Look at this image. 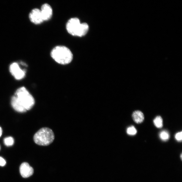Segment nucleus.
Returning a JSON list of instances; mask_svg holds the SVG:
<instances>
[{
	"instance_id": "15",
	"label": "nucleus",
	"mask_w": 182,
	"mask_h": 182,
	"mask_svg": "<svg viewBox=\"0 0 182 182\" xmlns=\"http://www.w3.org/2000/svg\"><path fill=\"white\" fill-rule=\"evenodd\" d=\"M182 132L176 134L175 135L176 139L178 141H181L182 139Z\"/></svg>"
},
{
	"instance_id": "13",
	"label": "nucleus",
	"mask_w": 182,
	"mask_h": 182,
	"mask_svg": "<svg viewBox=\"0 0 182 182\" xmlns=\"http://www.w3.org/2000/svg\"><path fill=\"white\" fill-rule=\"evenodd\" d=\"M159 137L162 140L165 141L169 139L170 135L169 134L167 131H163L160 133Z\"/></svg>"
},
{
	"instance_id": "5",
	"label": "nucleus",
	"mask_w": 182,
	"mask_h": 182,
	"mask_svg": "<svg viewBox=\"0 0 182 182\" xmlns=\"http://www.w3.org/2000/svg\"><path fill=\"white\" fill-rule=\"evenodd\" d=\"M9 70L11 74L17 80L24 78L26 75V71L22 68L17 63H13L10 65Z\"/></svg>"
},
{
	"instance_id": "6",
	"label": "nucleus",
	"mask_w": 182,
	"mask_h": 182,
	"mask_svg": "<svg viewBox=\"0 0 182 182\" xmlns=\"http://www.w3.org/2000/svg\"><path fill=\"white\" fill-rule=\"evenodd\" d=\"M30 21L33 23L36 24H40L44 22L41 10L38 8H34L30 13L29 15Z\"/></svg>"
},
{
	"instance_id": "4",
	"label": "nucleus",
	"mask_w": 182,
	"mask_h": 182,
	"mask_svg": "<svg viewBox=\"0 0 182 182\" xmlns=\"http://www.w3.org/2000/svg\"><path fill=\"white\" fill-rule=\"evenodd\" d=\"M15 96L27 111L31 109L35 104L34 98L24 87L17 89Z\"/></svg>"
},
{
	"instance_id": "12",
	"label": "nucleus",
	"mask_w": 182,
	"mask_h": 182,
	"mask_svg": "<svg viewBox=\"0 0 182 182\" xmlns=\"http://www.w3.org/2000/svg\"><path fill=\"white\" fill-rule=\"evenodd\" d=\"M4 143L7 146H12L14 145V138L11 137H6L4 139Z\"/></svg>"
},
{
	"instance_id": "17",
	"label": "nucleus",
	"mask_w": 182,
	"mask_h": 182,
	"mask_svg": "<svg viewBox=\"0 0 182 182\" xmlns=\"http://www.w3.org/2000/svg\"><path fill=\"white\" fill-rule=\"evenodd\" d=\"M2 132L3 131L2 128L1 127H0V137H1L2 135Z\"/></svg>"
},
{
	"instance_id": "1",
	"label": "nucleus",
	"mask_w": 182,
	"mask_h": 182,
	"mask_svg": "<svg viewBox=\"0 0 182 182\" xmlns=\"http://www.w3.org/2000/svg\"><path fill=\"white\" fill-rule=\"evenodd\" d=\"M52 58L58 63L66 65L70 63L73 59V55L68 48L63 46L55 47L51 52Z\"/></svg>"
},
{
	"instance_id": "7",
	"label": "nucleus",
	"mask_w": 182,
	"mask_h": 182,
	"mask_svg": "<svg viewBox=\"0 0 182 182\" xmlns=\"http://www.w3.org/2000/svg\"><path fill=\"white\" fill-rule=\"evenodd\" d=\"M20 172L22 176L24 178H27L33 175L34 170L28 163L24 162L20 166Z\"/></svg>"
},
{
	"instance_id": "9",
	"label": "nucleus",
	"mask_w": 182,
	"mask_h": 182,
	"mask_svg": "<svg viewBox=\"0 0 182 182\" xmlns=\"http://www.w3.org/2000/svg\"><path fill=\"white\" fill-rule=\"evenodd\" d=\"M11 103L13 108L16 111L20 113H25L27 111L16 96H14L12 98Z\"/></svg>"
},
{
	"instance_id": "10",
	"label": "nucleus",
	"mask_w": 182,
	"mask_h": 182,
	"mask_svg": "<svg viewBox=\"0 0 182 182\" xmlns=\"http://www.w3.org/2000/svg\"><path fill=\"white\" fill-rule=\"evenodd\" d=\"M132 117L134 122L138 124L142 123L144 119V114L141 111L139 110L134 112Z\"/></svg>"
},
{
	"instance_id": "2",
	"label": "nucleus",
	"mask_w": 182,
	"mask_h": 182,
	"mask_svg": "<svg viewBox=\"0 0 182 182\" xmlns=\"http://www.w3.org/2000/svg\"><path fill=\"white\" fill-rule=\"evenodd\" d=\"M89 29V26L87 23H81L79 20L76 18L70 19L66 24L67 32L74 36H84L88 33Z\"/></svg>"
},
{
	"instance_id": "8",
	"label": "nucleus",
	"mask_w": 182,
	"mask_h": 182,
	"mask_svg": "<svg viewBox=\"0 0 182 182\" xmlns=\"http://www.w3.org/2000/svg\"><path fill=\"white\" fill-rule=\"evenodd\" d=\"M41 11L44 21L49 20L53 16V9L48 4L45 3L41 7Z\"/></svg>"
},
{
	"instance_id": "14",
	"label": "nucleus",
	"mask_w": 182,
	"mask_h": 182,
	"mask_svg": "<svg viewBox=\"0 0 182 182\" xmlns=\"http://www.w3.org/2000/svg\"><path fill=\"white\" fill-rule=\"evenodd\" d=\"M128 134L129 135H135L137 133V130L133 126L129 127L127 130Z\"/></svg>"
},
{
	"instance_id": "16",
	"label": "nucleus",
	"mask_w": 182,
	"mask_h": 182,
	"mask_svg": "<svg viewBox=\"0 0 182 182\" xmlns=\"http://www.w3.org/2000/svg\"><path fill=\"white\" fill-rule=\"evenodd\" d=\"M6 164V160L2 157H0V166H5Z\"/></svg>"
},
{
	"instance_id": "18",
	"label": "nucleus",
	"mask_w": 182,
	"mask_h": 182,
	"mask_svg": "<svg viewBox=\"0 0 182 182\" xmlns=\"http://www.w3.org/2000/svg\"><path fill=\"white\" fill-rule=\"evenodd\" d=\"M0 149H1V147H0Z\"/></svg>"
},
{
	"instance_id": "3",
	"label": "nucleus",
	"mask_w": 182,
	"mask_h": 182,
	"mask_svg": "<svg viewBox=\"0 0 182 182\" xmlns=\"http://www.w3.org/2000/svg\"><path fill=\"white\" fill-rule=\"evenodd\" d=\"M54 138L53 131L49 128L45 127L39 130L34 135L33 140L38 145L47 146L51 144Z\"/></svg>"
},
{
	"instance_id": "11",
	"label": "nucleus",
	"mask_w": 182,
	"mask_h": 182,
	"mask_svg": "<svg viewBox=\"0 0 182 182\" xmlns=\"http://www.w3.org/2000/svg\"><path fill=\"white\" fill-rule=\"evenodd\" d=\"M155 126L158 128H161L163 126V120L162 117L158 116L154 120Z\"/></svg>"
}]
</instances>
